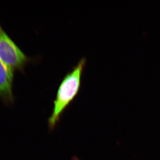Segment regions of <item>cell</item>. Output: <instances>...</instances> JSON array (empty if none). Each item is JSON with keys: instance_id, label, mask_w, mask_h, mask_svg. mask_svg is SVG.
Here are the masks:
<instances>
[{"instance_id": "cell-1", "label": "cell", "mask_w": 160, "mask_h": 160, "mask_svg": "<svg viewBox=\"0 0 160 160\" xmlns=\"http://www.w3.org/2000/svg\"><path fill=\"white\" fill-rule=\"evenodd\" d=\"M86 64V58H82L72 70L65 76L60 83L53 102L52 112L48 120L50 131L54 130L64 112L78 95Z\"/></svg>"}, {"instance_id": "cell-2", "label": "cell", "mask_w": 160, "mask_h": 160, "mask_svg": "<svg viewBox=\"0 0 160 160\" xmlns=\"http://www.w3.org/2000/svg\"><path fill=\"white\" fill-rule=\"evenodd\" d=\"M0 59L9 69L24 72V68L28 63L35 62L29 58L16 45L7 34L0 24Z\"/></svg>"}, {"instance_id": "cell-3", "label": "cell", "mask_w": 160, "mask_h": 160, "mask_svg": "<svg viewBox=\"0 0 160 160\" xmlns=\"http://www.w3.org/2000/svg\"><path fill=\"white\" fill-rule=\"evenodd\" d=\"M14 72L0 59V98L6 107L10 108L15 102L12 91Z\"/></svg>"}]
</instances>
